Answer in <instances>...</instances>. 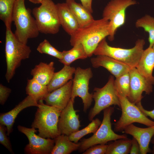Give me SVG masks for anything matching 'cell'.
Listing matches in <instances>:
<instances>
[{"label": "cell", "instance_id": "cell-12", "mask_svg": "<svg viewBox=\"0 0 154 154\" xmlns=\"http://www.w3.org/2000/svg\"><path fill=\"white\" fill-rule=\"evenodd\" d=\"M17 129L27 137L29 143L25 147V153L29 154H50L54 145V139L42 137L35 133L37 131L31 127L19 125Z\"/></svg>", "mask_w": 154, "mask_h": 154}, {"label": "cell", "instance_id": "cell-10", "mask_svg": "<svg viewBox=\"0 0 154 154\" xmlns=\"http://www.w3.org/2000/svg\"><path fill=\"white\" fill-rule=\"evenodd\" d=\"M136 4L135 0H111L104 7L102 17L110 21L111 31L108 37L110 40H114L117 29L125 24L127 8Z\"/></svg>", "mask_w": 154, "mask_h": 154}, {"label": "cell", "instance_id": "cell-23", "mask_svg": "<svg viewBox=\"0 0 154 154\" xmlns=\"http://www.w3.org/2000/svg\"><path fill=\"white\" fill-rule=\"evenodd\" d=\"M65 2L76 18L79 28L87 25L94 20L92 13L75 0H66Z\"/></svg>", "mask_w": 154, "mask_h": 154}, {"label": "cell", "instance_id": "cell-6", "mask_svg": "<svg viewBox=\"0 0 154 154\" xmlns=\"http://www.w3.org/2000/svg\"><path fill=\"white\" fill-rule=\"evenodd\" d=\"M40 4L32 11L40 33L50 34L58 33L61 25L56 4L52 0H44Z\"/></svg>", "mask_w": 154, "mask_h": 154}, {"label": "cell", "instance_id": "cell-17", "mask_svg": "<svg viewBox=\"0 0 154 154\" xmlns=\"http://www.w3.org/2000/svg\"><path fill=\"white\" fill-rule=\"evenodd\" d=\"M90 61L94 68L103 67L116 78L129 72L131 68L122 62L105 55H97L92 58Z\"/></svg>", "mask_w": 154, "mask_h": 154}, {"label": "cell", "instance_id": "cell-40", "mask_svg": "<svg viewBox=\"0 0 154 154\" xmlns=\"http://www.w3.org/2000/svg\"><path fill=\"white\" fill-rule=\"evenodd\" d=\"M151 142L152 144H153V145H154V135H153L151 139Z\"/></svg>", "mask_w": 154, "mask_h": 154}, {"label": "cell", "instance_id": "cell-36", "mask_svg": "<svg viewBox=\"0 0 154 154\" xmlns=\"http://www.w3.org/2000/svg\"><path fill=\"white\" fill-rule=\"evenodd\" d=\"M130 154H141L139 145L137 140L133 137L129 153Z\"/></svg>", "mask_w": 154, "mask_h": 154}, {"label": "cell", "instance_id": "cell-31", "mask_svg": "<svg viewBox=\"0 0 154 154\" xmlns=\"http://www.w3.org/2000/svg\"><path fill=\"white\" fill-rule=\"evenodd\" d=\"M130 83L129 72L116 78L114 85L117 94L128 98L130 93Z\"/></svg>", "mask_w": 154, "mask_h": 154}, {"label": "cell", "instance_id": "cell-30", "mask_svg": "<svg viewBox=\"0 0 154 154\" xmlns=\"http://www.w3.org/2000/svg\"><path fill=\"white\" fill-rule=\"evenodd\" d=\"M91 122L83 129L78 130L68 136L71 141L78 143L82 137L89 133H95L101 125L102 122L98 118L93 119Z\"/></svg>", "mask_w": 154, "mask_h": 154}, {"label": "cell", "instance_id": "cell-25", "mask_svg": "<svg viewBox=\"0 0 154 154\" xmlns=\"http://www.w3.org/2000/svg\"><path fill=\"white\" fill-rule=\"evenodd\" d=\"M73 47L70 50L62 52V58L59 61L64 65L70 66L76 60L85 59L88 57L82 44H78Z\"/></svg>", "mask_w": 154, "mask_h": 154}, {"label": "cell", "instance_id": "cell-26", "mask_svg": "<svg viewBox=\"0 0 154 154\" xmlns=\"http://www.w3.org/2000/svg\"><path fill=\"white\" fill-rule=\"evenodd\" d=\"M26 94L37 102L44 99L49 93L47 86L42 85L32 78L28 79L26 88Z\"/></svg>", "mask_w": 154, "mask_h": 154}, {"label": "cell", "instance_id": "cell-37", "mask_svg": "<svg viewBox=\"0 0 154 154\" xmlns=\"http://www.w3.org/2000/svg\"><path fill=\"white\" fill-rule=\"evenodd\" d=\"M136 105L145 116L147 117L148 116L154 120V109L150 111L145 110L142 106L141 102L139 103Z\"/></svg>", "mask_w": 154, "mask_h": 154}, {"label": "cell", "instance_id": "cell-24", "mask_svg": "<svg viewBox=\"0 0 154 154\" xmlns=\"http://www.w3.org/2000/svg\"><path fill=\"white\" fill-rule=\"evenodd\" d=\"M54 139V145L50 154H70L80 147L79 143L73 142L66 135L61 134Z\"/></svg>", "mask_w": 154, "mask_h": 154}, {"label": "cell", "instance_id": "cell-13", "mask_svg": "<svg viewBox=\"0 0 154 154\" xmlns=\"http://www.w3.org/2000/svg\"><path fill=\"white\" fill-rule=\"evenodd\" d=\"M129 73L130 93L127 98L130 102L136 104L141 102L143 92L149 95L153 92V86L139 73L136 67L131 68Z\"/></svg>", "mask_w": 154, "mask_h": 154}, {"label": "cell", "instance_id": "cell-32", "mask_svg": "<svg viewBox=\"0 0 154 154\" xmlns=\"http://www.w3.org/2000/svg\"><path fill=\"white\" fill-rule=\"evenodd\" d=\"M37 50L41 54H47L60 60L62 58V52H60L52 46L46 39H44L40 42Z\"/></svg>", "mask_w": 154, "mask_h": 154}, {"label": "cell", "instance_id": "cell-8", "mask_svg": "<svg viewBox=\"0 0 154 154\" xmlns=\"http://www.w3.org/2000/svg\"><path fill=\"white\" fill-rule=\"evenodd\" d=\"M114 77L111 75L108 82L103 87L94 89L92 98L95 104L88 115V119L90 121L102 111L111 106L117 105L120 108L119 99L114 87Z\"/></svg>", "mask_w": 154, "mask_h": 154}, {"label": "cell", "instance_id": "cell-33", "mask_svg": "<svg viewBox=\"0 0 154 154\" xmlns=\"http://www.w3.org/2000/svg\"><path fill=\"white\" fill-rule=\"evenodd\" d=\"M6 127L0 124V143L10 152L14 154L10 141L7 136Z\"/></svg>", "mask_w": 154, "mask_h": 154}, {"label": "cell", "instance_id": "cell-34", "mask_svg": "<svg viewBox=\"0 0 154 154\" xmlns=\"http://www.w3.org/2000/svg\"><path fill=\"white\" fill-rule=\"evenodd\" d=\"M107 144H101L93 145L83 152V154H106Z\"/></svg>", "mask_w": 154, "mask_h": 154}, {"label": "cell", "instance_id": "cell-9", "mask_svg": "<svg viewBox=\"0 0 154 154\" xmlns=\"http://www.w3.org/2000/svg\"><path fill=\"white\" fill-rule=\"evenodd\" d=\"M117 95L122 113L119 119L114 124V131L122 132L127 126L134 123L147 127L154 125V121L145 116L135 104L130 102L127 97Z\"/></svg>", "mask_w": 154, "mask_h": 154}, {"label": "cell", "instance_id": "cell-16", "mask_svg": "<svg viewBox=\"0 0 154 154\" xmlns=\"http://www.w3.org/2000/svg\"><path fill=\"white\" fill-rule=\"evenodd\" d=\"M126 134L131 135L139 143L141 154L151 153L149 144L154 135V125L147 128H141L133 123L127 126L123 131Z\"/></svg>", "mask_w": 154, "mask_h": 154}, {"label": "cell", "instance_id": "cell-28", "mask_svg": "<svg viewBox=\"0 0 154 154\" xmlns=\"http://www.w3.org/2000/svg\"><path fill=\"white\" fill-rule=\"evenodd\" d=\"M16 0H0V19L6 28L11 29L13 14Z\"/></svg>", "mask_w": 154, "mask_h": 154}, {"label": "cell", "instance_id": "cell-42", "mask_svg": "<svg viewBox=\"0 0 154 154\" xmlns=\"http://www.w3.org/2000/svg\"><path fill=\"white\" fill-rule=\"evenodd\" d=\"M152 48H153L154 49V45H153V46H152Z\"/></svg>", "mask_w": 154, "mask_h": 154}, {"label": "cell", "instance_id": "cell-35", "mask_svg": "<svg viewBox=\"0 0 154 154\" xmlns=\"http://www.w3.org/2000/svg\"><path fill=\"white\" fill-rule=\"evenodd\" d=\"M11 92V89L0 84V104L2 105H4L7 100Z\"/></svg>", "mask_w": 154, "mask_h": 154}, {"label": "cell", "instance_id": "cell-15", "mask_svg": "<svg viewBox=\"0 0 154 154\" xmlns=\"http://www.w3.org/2000/svg\"><path fill=\"white\" fill-rule=\"evenodd\" d=\"M72 81L69 80L63 86L49 93L44 99L46 104L61 111L71 99Z\"/></svg>", "mask_w": 154, "mask_h": 154}, {"label": "cell", "instance_id": "cell-11", "mask_svg": "<svg viewBox=\"0 0 154 154\" xmlns=\"http://www.w3.org/2000/svg\"><path fill=\"white\" fill-rule=\"evenodd\" d=\"M72 81L71 100L74 103L76 97L82 99L83 104V111L86 112L91 105L92 94L89 92V81L93 77L91 68L83 69L78 67L76 69Z\"/></svg>", "mask_w": 154, "mask_h": 154}, {"label": "cell", "instance_id": "cell-29", "mask_svg": "<svg viewBox=\"0 0 154 154\" xmlns=\"http://www.w3.org/2000/svg\"><path fill=\"white\" fill-rule=\"evenodd\" d=\"M137 28H142L149 34V46L154 44V17L146 15L137 19L135 23Z\"/></svg>", "mask_w": 154, "mask_h": 154}, {"label": "cell", "instance_id": "cell-14", "mask_svg": "<svg viewBox=\"0 0 154 154\" xmlns=\"http://www.w3.org/2000/svg\"><path fill=\"white\" fill-rule=\"evenodd\" d=\"M74 103L71 100L61 111L59 117L58 128L62 134L68 136L79 130L81 127L77 110L74 107Z\"/></svg>", "mask_w": 154, "mask_h": 154}, {"label": "cell", "instance_id": "cell-19", "mask_svg": "<svg viewBox=\"0 0 154 154\" xmlns=\"http://www.w3.org/2000/svg\"><path fill=\"white\" fill-rule=\"evenodd\" d=\"M139 73L151 84H154V49L149 46L144 50L136 67Z\"/></svg>", "mask_w": 154, "mask_h": 154}, {"label": "cell", "instance_id": "cell-27", "mask_svg": "<svg viewBox=\"0 0 154 154\" xmlns=\"http://www.w3.org/2000/svg\"><path fill=\"white\" fill-rule=\"evenodd\" d=\"M131 143V139L127 137L109 141L106 154H128Z\"/></svg>", "mask_w": 154, "mask_h": 154}, {"label": "cell", "instance_id": "cell-39", "mask_svg": "<svg viewBox=\"0 0 154 154\" xmlns=\"http://www.w3.org/2000/svg\"><path fill=\"white\" fill-rule=\"evenodd\" d=\"M30 2L35 4H40L44 0H28Z\"/></svg>", "mask_w": 154, "mask_h": 154}, {"label": "cell", "instance_id": "cell-21", "mask_svg": "<svg viewBox=\"0 0 154 154\" xmlns=\"http://www.w3.org/2000/svg\"><path fill=\"white\" fill-rule=\"evenodd\" d=\"M54 63L40 62L32 69L31 74L34 79L42 85L47 86L54 73Z\"/></svg>", "mask_w": 154, "mask_h": 154}, {"label": "cell", "instance_id": "cell-4", "mask_svg": "<svg viewBox=\"0 0 154 154\" xmlns=\"http://www.w3.org/2000/svg\"><path fill=\"white\" fill-rule=\"evenodd\" d=\"M31 13L26 7L25 0H16L13 14L16 27L14 34L19 40L26 44L29 39L37 37L40 33Z\"/></svg>", "mask_w": 154, "mask_h": 154}, {"label": "cell", "instance_id": "cell-3", "mask_svg": "<svg viewBox=\"0 0 154 154\" xmlns=\"http://www.w3.org/2000/svg\"><path fill=\"white\" fill-rule=\"evenodd\" d=\"M6 29L5 51L7 68L5 77L9 82L22 60L29 58L31 50L27 44L18 40L11 29Z\"/></svg>", "mask_w": 154, "mask_h": 154}, {"label": "cell", "instance_id": "cell-5", "mask_svg": "<svg viewBox=\"0 0 154 154\" xmlns=\"http://www.w3.org/2000/svg\"><path fill=\"white\" fill-rule=\"evenodd\" d=\"M145 44L143 39H138L133 48L125 49L110 46L105 38L99 43L93 54L107 56L122 62L131 68L136 67L144 50Z\"/></svg>", "mask_w": 154, "mask_h": 154}, {"label": "cell", "instance_id": "cell-38", "mask_svg": "<svg viewBox=\"0 0 154 154\" xmlns=\"http://www.w3.org/2000/svg\"><path fill=\"white\" fill-rule=\"evenodd\" d=\"M82 5L91 13L93 12L92 7V0H80Z\"/></svg>", "mask_w": 154, "mask_h": 154}, {"label": "cell", "instance_id": "cell-41", "mask_svg": "<svg viewBox=\"0 0 154 154\" xmlns=\"http://www.w3.org/2000/svg\"><path fill=\"white\" fill-rule=\"evenodd\" d=\"M151 153L153 154H154V145L152 149L151 150Z\"/></svg>", "mask_w": 154, "mask_h": 154}, {"label": "cell", "instance_id": "cell-18", "mask_svg": "<svg viewBox=\"0 0 154 154\" xmlns=\"http://www.w3.org/2000/svg\"><path fill=\"white\" fill-rule=\"evenodd\" d=\"M39 106L38 102L29 95L20 102L10 111L1 114L0 124L5 125L7 128V133L9 135L13 130L15 120L19 114L25 109L31 106Z\"/></svg>", "mask_w": 154, "mask_h": 154}, {"label": "cell", "instance_id": "cell-2", "mask_svg": "<svg viewBox=\"0 0 154 154\" xmlns=\"http://www.w3.org/2000/svg\"><path fill=\"white\" fill-rule=\"evenodd\" d=\"M43 100L38 102L39 106L31 127L38 129V135L44 138L54 139L61 134L58 125L61 111L45 104Z\"/></svg>", "mask_w": 154, "mask_h": 154}, {"label": "cell", "instance_id": "cell-7", "mask_svg": "<svg viewBox=\"0 0 154 154\" xmlns=\"http://www.w3.org/2000/svg\"><path fill=\"white\" fill-rule=\"evenodd\" d=\"M114 110V108L111 106L103 110V118L101 125L92 136L88 138H84L79 142V152L82 153L95 145L106 144L111 141L127 137L126 134H117L112 129L111 117Z\"/></svg>", "mask_w": 154, "mask_h": 154}, {"label": "cell", "instance_id": "cell-22", "mask_svg": "<svg viewBox=\"0 0 154 154\" xmlns=\"http://www.w3.org/2000/svg\"><path fill=\"white\" fill-rule=\"evenodd\" d=\"M76 68L70 66L64 65L59 71L54 72L50 82L47 86L50 93L65 84L73 80V75Z\"/></svg>", "mask_w": 154, "mask_h": 154}, {"label": "cell", "instance_id": "cell-20", "mask_svg": "<svg viewBox=\"0 0 154 154\" xmlns=\"http://www.w3.org/2000/svg\"><path fill=\"white\" fill-rule=\"evenodd\" d=\"M56 5L61 26L70 36L79 28L78 23L66 2L58 3Z\"/></svg>", "mask_w": 154, "mask_h": 154}, {"label": "cell", "instance_id": "cell-1", "mask_svg": "<svg viewBox=\"0 0 154 154\" xmlns=\"http://www.w3.org/2000/svg\"><path fill=\"white\" fill-rule=\"evenodd\" d=\"M110 21L107 19H94L87 25L79 28L70 36V45L73 46L81 44L88 57H90L100 42L110 35Z\"/></svg>", "mask_w": 154, "mask_h": 154}]
</instances>
